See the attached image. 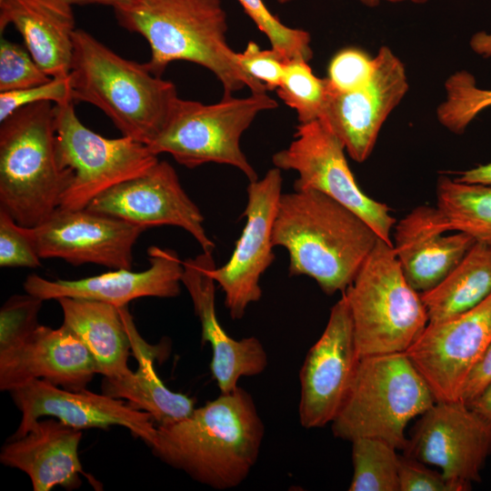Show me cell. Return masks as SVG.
<instances>
[{
    "label": "cell",
    "mask_w": 491,
    "mask_h": 491,
    "mask_svg": "<svg viewBox=\"0 0 491 491\" xmlns=\"http://www.w3.org/2000/svg\"><path fill=\"white\" fill-rule=\"evenodd\" d=\"M153 454L215 489L234 488L255 466L265 434L251 395L237 386L195 408L185 419L156 426Z\"/></svg>",
    "instance_id": "obj_1"
},
{
    "label": "cell",
    "mask_w": 491,
    "mask_h": 491,
    "mask_svg": "<svg viewBox=\"0 0 491 491\" xmlns=\"http://www.w3.org/2000/svg\"><path fill=\"white\" fill-rule=\"evenodd\" d=\"M378 238L356 214L318 191L280 196L273 245L287 251L290 276L311 277L326 295L348 287Z\"/></svg>",
    "instance_id": "obj_2"
},
{
    "label": "cell",
    "mask_w": 491,
    "mask_h": 491,
    "mask_svg": "<svg viewBox=\"0 0 491 491\" xmlns=\"http://www.w3.org/2000/svg\"><path fill=\"white\" fill-rule=\"evenodd\" d=\"M120 26L142 35L150 46L149 71L162 76L167 65L187 61L211 71L223 96L244 87L266 93V87L238 65L227 44V19L221 0H130L114 8Z\"/></svg>",
    "instance_id": "obj_3"
},
{
    "label": "cell",
    "mask_w": 491,
    "mask_h": 491,
    "mask_svg": "<svg viewBox=\"0 0 491 491\" xmlns=\"http://www.w3.org/2000/svg\"><path fill=\"white\" fill-rule=\"evenodd\" d=\"M69 80L74 102L103 111L122 135L146 145L165 127L178 99L175 85L145 64L125 59L91 34L75 29Z\"/></svg>",
    "instance_id": "obj_4"
},
{
    "label": "cell",
    "mask_w": 491,
    "mask_h": 491,
    "mask_svg": "<svg viewBox=\"0 0 491 491\" xmlns=\"http://www.w3.org/2000/svg\"><path fill=\"white\" fill-rule=\"evenodd\" d=\"M0 123V209L36 226L60 206L74 178L56 158L55 105H28Z\"/></svg>",
    "instance_id": "obj_5"
},
{
    "label": "cell",
    "mask_w": 491,
    "mask_h": 491,
    "mask_svg": "<svg viewBox=\"0 0 491 491\" xmlns=\"http://www.w3.org/2000/svg\"><path fill=\"white\" fill-rule=\"evenodd\" d=\"M436 402L405 352L359 358L346 399L331 422L333 435L382 439L404 451L408 422Z\"/></svg>",
    "instance_id": "obj_6"
},
{
    "label": "cell",
    "mask_w": 491,
    "mask_h": 491,
    "mask_svg": "<svg viewBox=\"0 0 491 491\" xmlns=\"http://www.w3.org/2000/svg\"><path fill=\"white\" fill-rule=\"evenodd\" d=\"M343 295L359 357L405 352L428 324L420 293L406 279L393 245L380 238Z\"/></svg>",
    "instance_id": "obj_7"
},
{
    "label": "cell",
    "mask_w": 491,
    "mask_h": 491,
    "mask_svg": "<svg viewBox=\"0 0 491 491\" xmlns=\"http://www.w3.org/2000/svg\"><path fill=\"white\" fill-rule=\"evenodd\" d=\"M277 105L266 93L223 96L210 105L178 97L165 127L147 146L156 155H171L188 168L207 163L232 165L252 182L257 175L241 149L240 139L258 114Z\"/></svg>",
    "instance_id": "obj_8"
},
{
    "label": "cell",
    "mask_w": 491,
    "mask_h": 491,
    "mask_svg": "<svg viewBox=\"0 0 491 491\" xmlns=\"http://www.w3.org/2000/svg\"><path fill=\"white\" fill-rule=\"evenodd\" d=\"M74 103L55 105L56 158L74 173L59 207L83 209L107 189L147 171L158 158L131 137L106 138L92 131L77 117Z\"/></svg>",
    "instance_id": "obj_9"
},
{
    "label": "cell",
    "mask_w": 491,
    "mask_h": 491,
    "mask_svg": "<svg viewBox=\"0 0 491 491\" xmlns=\"http://www.w3.org/2000/svg\"><path fill=\"white\" fill-rule=\"evenodd\" d=\"M346 149L321 119L298 124L290 145L272 156L275 167L298 176L294 190L318 191L361 217L389 245L396 223L391 209L364 193L348 165Z\"/></svg>",
    "instance_id": "obj_10"
},
{
    "label": "cell",
    "mask_w": 491,
    "mask_h": 491,
    "mask_svg": "<svg viewBox=\"0 0 491 491\" xmlns=\"http://www.w3.org/2000/svg\"><path fill=\"white\" fill-rule=\"evenodd\" d=\"M404 453L438 466L458 491L470 490L491 455V422L460 400L436 401L415 425Z\"/></svg>",
    "instance_id": "obj_11"
},
{
    "label": "cell",
    "mask_w": 491,
    "mask_h": 491,
    "mask_svg": "<svg viewBox=\"0 0 491 491\" xmlns=\"http://www.w3.org/2000/svg\"><path fill=\"white\" fill-rule=\"evenodd\" d=\"M281 171L273 167L261 179L249 182L241 235L229 260L212 270L234 320L241 319L248 306L260 300V278L275 260L273 227L282 195Z\"/></svg>",
    "instance_id": "obj_12"
},
{
    "label": "cell",
    "mask_w": 491,
    "mask_h": 491,
    "mask_svg": "<svg viewBox=\"0 0 491 491\" xmlns=\"http://www.w3.org/2000/svg\"><path fill=\"white\" fill-rule=\"evenodd\" d=\"M491 343V295L448 320L428 323L405 351L436 401H458L464 385Z\"/></svg>",
    "instance_id": "obj_13"
},
{
    "label": "cell",
    "mask_w": 491,
    "mask_h": 491,
    "mask_svg": "<svg viewBox=\"0 0 491 491\" xmlns=\"http://www.w3.org/2000/svg\"><path fill=\"white\" fill-rule=\"evenodd\" d=\"M374 57L375 71L366 85L344 93L328 88L320 118L358 163L370 156L383 125L409 88L405 65L392 49L383 45Z\"/></svg>",
    "instance_id": "obj_14"
},
{
    "label": "cell",
    "mask_w": 491,
    "mask_h": 491,
    "mask_svg": "<svg viewBox=\"0 0 491 491\" xmlns=\"http://www.w3.org/2000/svg\"><path fill=\"white\" fill-rule=\"evenodd\" d=\"M39 256L71 265L95 264L132 269L133 247L145 228L87 208L58 207L27 227Z\"/></svg>",
    "instance_id": "obj_15"
},
{
    "label": "cell",
    "mask_w": 491,
    "mask_h": 491,
    "mask_svg": "<svg viewBox=\"0 0 491 491\" xmlns=\"http://www.w3.org/2000/svg\"><path fill=\"white\" fill-rule=\"evenodd\" d=\"M86 208L145 230L160 225L177 226L188 232L204 252H213L215 247L204 227L203 214L166 161H158L142 175L107 189Z\"/></svg>",
    "instance_id": "obj_16"
},
{
    "label": "cell",
    "mask_w": 491,
    "mask_h": 491,
    "mask_svg": "<svg viewBox=\"0 0 491 491\" xmlns=\"http://www.w3.org/2000/svg\"><path fill=\"white\" fill-rule=\"evenodd\" d=\"M352 317L343 295L333 306L319 339L300 370L299 421L305 428L323 427L338 414L358 361Z\"/></svg>",
    "instance_id": "obj_17"
},
{
    "label": "cell",
    "mask_w": 491,
    "mask_h": 491,
    "mask_svg": "<svg viewBox=\"0 0 491 491\" xmlns=\"http://www.w3.org/2000/svg\"><path fill=\"white\" fill-rule=\"evenodd\" d=\"M22 414L15 433L10 438L24 436L43 416H54L76 429L127 428L149 446L154 443L157 427L147 412L105 394L88 390H68L45 379H35L9 391Z\"/></svg>",
    "instance_id": "obj_18"
},
{
    "label": "cell",
    "mask_w": 491,
    "mask_h": 491,
    "mask_svg": "<svg viewBox=\"0 0 491 491\" xmlns=\"http://www.w3.org/2000/svg\"><path fill=\"white\" fill-rule=\"evenodd\" d=\"M149 266L141 272L114 269L104 274L77 280H47L40 276H28L23 286L25 293L42 300L62 297L84 298L126 306L132 300L154 296L171 298L181 292L183 260L168 248L150 246L147 249Z\"/></svg>",
    "instance_id": "obj_19"
},
{
    "label": "cell",
    "mask_w": 491,
    "mask_h": 491,
    "mask_svg": "<svg viewBox=\"0 0 491 491\" xmlns=\"http://www.w3.org/2000/svg\"><path fill=\"white\" fill-rule=\"evenodd\" d=\"M215 267L213 252L183 260L181 282L191 297L201 324L202 343L212 346L211 372L221 394L234 391L242 376L261 374L268 359L262 343L255 336L235 340L219 324L215 312Z\"/></svg>",
    "instance_id": "obj_20"
},
{
    "label": "cell",
    "mask_w": 491,
    "mask_h": 491,
    "mask_svg": "<svg viewBox=\"0 0 491 491\" xmlns=\"http://www.w3.org/2000/svg\"><path fill=\"white\" fill-rule=\"evenodd\" d=\"M95 361L65 326L39 325L25 339L0 352V389L11 391L45 379L68 390L85 389L96 374Z\"/></svg>",
    "instance_id": "obj_21"
},
{
    "label": "cell",
    "mask_w": 491,
    "mask_h": 491,
    "mask_svg": "<svg viewBox=\"0 0 491 491\" xmlns=\"http://www.w3.org/2000/svg\"><path fill=\"white\" fill-rule=\"evenodd\" d=\"M453 232L436 206L419 205L396 223L393 248L409 285L418 293L439 284L463 259L476 241Z\"/></svg>",
    "instance_id": "obj_22"
},
{
    "label": "cell",
    "mask_w": 491,
    "mask_h": 491,
    "mask_svg": "<svg viewBox=\"0 0 491 491\" xmlns=\"http://www.w3.org/2000/svg\"><path fill=\"white\" fill-rule=\"evenodd\" d=\"M81 438L80 429L58 419L38 420L24 436L9 439L0 461L25 472L35 491H49L56 486L78 488L79 476H87L78 456Z\"/></svg>",
    "instance_id": "obj_23"
},
{
    "label": "cell",
    "mask_w": 491,
    "mask_h": 491,
    "mask_svg": "<svg viewBox=\"0 0 491 491\" xmlns=\"http://www.w3.org/2000/svg\"><path fill=\"white\" fill-rule=\"evenodd\" d=\"M10 25L46 75H69L76 29L71 5L55 0H0V33Z\"/></svg>",
    "instance_id": "obj_24"
},
{
    "label": "cell",
    "mask_w": 491,
    "mask_h": 491,
    "mask_svg": "<svg viewBox=\"0 0 491 491\" xmlns=\"http://www.w3.org/2000/svg\"><path fill=\"white\" fill-rule=\"evenodd\" d=\"M138 368L120 379L104 378L103 393L125 399L136 409L151 415L157 426H166L189 416L195 410V400L169 390L157 376L153 363L164 356L165 346H150L140 336L126 306L120 307Z\"/></svg>",
    "instance_id": "obj_25"
},
{
    "label": "cell",
    "mask_w": 491,
    "mask_h": 491,
    "mask_svg": "<svg viewBox=\"0 0 491 491\" xmlns=\"http://www.w3.org/2000/svg\"><path fill=\"white\" fill-rule=\"evenodd\" d=\"M63 326L91 354L96 372L107 379H120L133 371L128 366L131 340L120 308L100 301L62 297Z\"/></svg>",
    "instance_id": "obj_26"
},
{
    "label": "cell",
    "mask_w": 491,
    "mask_h": 491,
    "mask_svg": "<svg viewBox=\"0 0 491 491\" xmlns=\"http://www.w3.org/2000/svg\"><path fill=\"white\" fill-rule=\"evenodd\" d=\"M490 295L491 246L478 242L439 284L420 294L430 324L457 316Z\"/></svg>",
    "instance_id": "obj_27"
},
{
    "label": "cell",
    "mask_w": 491,
    "mask_h": 491,
    "mask_svg": "<svg viewBox=\"0 0 491 491\" xmlns=\"http://www.w3.org/2000/svg\"><path fill=\"white\" fill-rule=\"evenodd\" d=\"M436 207L452 231L491 246V185L465 183L441 175L436 187Z\"/></svg>",
    "instance_id": "obj_28"
},
{
    "label": "cell",
    "mask_w": 491,
    "mask_h": 491,
    "mask_svg": "<svg viewBox=\"0 0 491 491\" xmlns=\"http://www.w3.org/2000/svg\"><path fill=\"white\" fill-rule=\"evenodd\" d=\"M351 442L354 472L348 490L399 491L397 449L375 437H359Z\"/></svg>",
    "instance_id": "obj_29"
},
{
    "label": "cell",
    "mask_w": 491,
    "mask_h": 491,
    "mask_svg": "<svg viewBox=\"0 0 491 491\" xmlns=\"http://www.w3.org/2000/svg\"><path fill=\"white\" fill-rule=\"evenodd\" d=\"M446 97L436 107L441 125L461 135L485 109L491 106V90L477 86L475 76L466 70L450 75L445 82Z\"/></svg>",
    "instance_id": "obj_30"
},
{
    "label": "cell",
    "mask_w": 491,
    "mask_h": 491,
    "mask_svg": "<svg viewBox=\"0 0 491 491\" xmlns=\"http://www.w3.org/2000/svg\"><path fill=\"white\" fill-rule=\"evenodd\" d=\"M284 103L296 112L299 124L319 120L325 112L328 86L316 76L307 61H286L282 82L276 90Z\"/></svg>",
    "instance_id": "obj_31"
},
{
    "label": "cell",
    "mask_w": 491,
    "mask_h": 491,
    "mask_svg": "<svg viewBox=\"0 0 491 491\" xmlns=\"http://www.w3.org/2000/svg\"><path fill=\"white\" fill-rule=\"evenodd\" d=\"M237 2L256 27L267 37L271 48L284 58L309 62L313 57L311 36L307 31L283 24L270 12L263 0H237Z\"/></svg>",
    "instance_id": "obj_32"
},
{
    "label": "cell",
    "mask_w": 491,
    "mask_h": 491,
    "mask_svg": "<svg viewBox=\"0 0 491 491\" xmlns=\"http://www.w3.org/2000/svg\"><path fill=\"white\" fill-rule=\"evenodd\" d=\"M25 46L5 37L0 41V92L24 89L50 81Z\"/></svg>",
    "instance_id": "obj_33"
},
{
    "label": "cell",
    "mask_w": 491,
    "mask_h": 491,
    "mask_svg": "<svg viewBox=\"0 0 491 491\" xmlns=\"http://www.w3.org/2000/svg\"><path fill=\"white\" fill-rule=\"evenodd\" d=\"M44 300L26 293L10 296L0 309V352L20 344L38 326Z\"/></svg>",
    "instance_id": "obj_34"
},
{
    "label": "cell",
    "mask_w": 491,
    "mask_h": 491,
    "mask_svg": "<svg viewBox=\"0 0 491 491\" xmlns=\"http://www.w3.org/2000/svg\"><path fill=\"white\" fill-rule=\"evenodd\" d=\"M375 71V57L357 47L338 51L331 59L327 76L328 88L336 92H350L366 85Z\"/></svg>",
    "instance_id": "obj_35"
},
{
    "label": "cell",
    "mask_w": 491,
    "mask_h": 491,
    "mask_svg": "<svg viewBox=\"0 0 491 491\" xmlns=\"http://www.w3.org/2000/svg\"><path fill=\"white\" fill-rule=\"evenodd\" d=\"M41 259L28 228L0 209V266L37 268Z\"/></svg>",
    "instance_id": "obj_36"
},
{
    "label": "cell",
    "mask_w": 491,
    "mask_h": 491,
    "mask_svg": "<svg viewBox=\"0 0 491 491\" xmlns=\"http://www.w3.org/2000/svg\"><path fill=\"white\" fill-rule=\"evenodd\" d=\"M73 101L69 75L62 77H52L45 84L0 92V122L4 121L17 109L40 102H51L62 105Z\"/></svg>",
    "instance_id": "obj_37"
},
{
    "label": "cell",
    "mask_w": 491,
    "mask_h": 491,
    "mask_svg": "<svg viewBox=\"0 0 491 491\" xmlns=\"http://www.w3.org/2000/svg\"><path fill=\"white\" fill-rule=\"evenodd\" d=\"M238 65L253 79L262 83L267 91L280 85L286 60L275 49H261L250 41L244 51L236 53Z\"/></svg>",
    "instance_id": "obj_38"
},
{
    "label": "cell",
    "mask_w": 491,
    "mask_h": 491,
    "mask_svg": "<svg viewBox=\"0 0 491 491\" xmlns=\"http://www.w3.org/2000/svg\"><path fill=\"white\" fill-rule=\"evenodd\" d=\"M398 481L399 491H458L442 473L406 455L400 456Z\"/></svg>",
    "instance_id": "obj_39"
},
{
    "label": "cell",
    "mask_w": 491,
    "mask_h": 491,
    "mask_svg": "<svg viewBox=\"0 0 491 491\" xmlns=\"http://www.w3.org/2000/svg\"><path fill=\"white\" fill-rule=\"evenodd\" d=\"M491 383V343L471 370L461 393L460 401L473 402Z\"/></svg>",
    "instance_id": "obj_40"
},
{
    "label": "cell",
    "mask_w": 491,
    "mask_h": 491,
    "mask_svg": "<svg viewBox=\"0 0 491 491\" xmlns=\"http://www.w3.org/2000/svg\"><path fill=\"white\" fill-rule=\"evenodd\" d=\"M456 179L465 183L491 185V162L460 172Z\"/></svg>",
    "instance_id": "obj_41"
},
{
    "label": "cell",
    "mask_w": 491,
    "mask_h": 491,
    "mask_svg": "<svg viewBox=\"0 0 491 491\" xmlns=\"http://www.w3.org/2000/svg\"><path fill=\"white\" fill-rule=\"evenodd\" d=\"M469 45L476 55L486 58L491 56V34L477 32L472 35Z\"/></svg>",
    "instance_id": "obj_42"
},
{
    "label": "cell",
    "mask_w": 491,
    "mask_h": 491,
    "mask_svg": "<svg viewBox=\"0 0 491 491\" xmlns=\"http://www.w3.org/2000/svg\"><path fill=\"white\" fill-rule=\"evenodd\" d=\"M467 406L491 422V383Z\"/></svg>",
    "instance_id": "obj_43"
},
{
    "label": "cell",
    "mask_w": 491,
    "mask_h": 491,
    "mask_svg": "<svg viewBox=\"0 0 491 491\" xmlns=\"http://www.w3.org/2000/svg\"><path fill=\"white\" fill-rule=\"evenodd\" d=\"M68 5H102L111 6L113 9L123 5L130 0H55Z\"/></svg>",
    "instance_id": "obj_44"
},
{
    "label": "cell",
    "mask_w": 491,
    "mask_h": 491,
    "mask_svg": "<svg viewBox=\"0 0 491 491\" xmlns=\"http://www.w3.org/2000/svg\"><path fill=\"white\" fill-rule=\"evenodd\" d=\"M383 1L392 3V4H401V3L425 4L430 0H383Z\"/></svg>",
    "instance_id": "obj_45"
},
{
    "label": "cell",
    "mask_w": 491,
    "mask_h": 491,
    "mask_svg": "<svg viewBox=\"0 0 491 491\" xmlns=\"http://www.w3.org/2000/svg\"><path fill=\"white\" fill-rule=\"evenodd\" d=\"M362 5L367 7H376L379 5L383 0H358Z\"/></svg>",
    "instance_id": "obj_46"
},
{
    "label": "cell",
    "mask_w": 491,
    "mask_h": 491,
    "mask_svg": "<svg viewBox=\"0 0 491 491\" xmlns=\"http://www.w3.org/2000/svg\"><path fill=\"white\" fill-rule=\"evenodd\" d=\"M277 1H278V3H280V4H287V3H291V2H293V1H295V0H277Z\"/></svg>",
    "instance_id": "obj_47"
}]
</instances>
